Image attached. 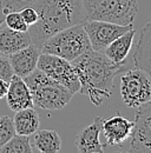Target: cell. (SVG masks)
Listing matches in <instances>:
<instances>
[{
    "mask_svg": "<svg viewBox=\"0 0 151 153\" xmlns=\"http://www.w3.org/2000/svg\"><path fill=\"white\" fill-rule=\"evenodd\" d=\"M136 36V31L132 28L130 31L125 32L120 37L114 39L112 42L104 50V54L117 64H124L125 59L128 57L131 50L132 42Z\"/></svg>",
    "mask_w": 151,
    "mask_h": 153,
    "instance_id": "obj_16",
    "label": "cell"
},
{
    "mask_svg": "<svg viewBox=\"0 0 151 153\" xmlns=\"http://www.w3.org/2000/svg\"><path fill=\"white\" fill-rule=\"evenodd\" d=\"M84 30L89 37L91 48L97 52H104V50L114 39L120 37L125 32L133 28V25H118L109 21L85 19L83 21Z\"/></svg>",
    "mask_w": 151,
    "mask_h": 153,
    "instance_id": "obj_8",
    "label": "cell"
},
{
    "mask_svg": "<svg viewBox=\"0 0 151 153\" xmlns=\"http://www.w3.org/2000/svg\"><path fill=\"white\" fill-rule=\"evenodd\" d=\"M24 21L26 22L27 26H32L33 24H36L38 20V13L37 11L32 7V6H28V7H25L22 10L19 11Z\"/></svg>",
    "mask_w": 151,
    "mask_h": 153,
    "instance_id": "obj_24",
    "label": "cell"
},
{
    "mask_svg": "<svg viewBox=\"0 0 151 153\" xmlns=\"http://www.w3.org/2000/svg\"><path fill=\"white\" fill-rule=\"evenodd\" d=\"M32 7L37 11L38 20L28 26L27 32L38 48L55 33L86 19L81 0H37Z\"/></svg>",
    "mask_w": 151,
    "mask_h": 153,
    "instance_id": "obj_2",
    "label": "cell"
},
{
    "mask_svg": "<svg viewBox=\"0 0 151 153\" xmlns=\"http://www.w3.org/2000/svg\"><path fill=\"white\" fill-rule=\"evenodd\" d=\"M7 90H8V81L0 78V99L6 97Z\"/></svg>",
    "mask_w": 151,
    "mask_h": 153,
    "instance_id": "obj_25",
    "label": "cell"
},
{
    "mask_svg": "<svg viewBox=\"0 0 151 153\" xmlns=\"http://www.w3.org/2000/svg\"><path fill=\"white\" fill-rule=\"evenodd\" d=\"M33 147L31 146L30 137L22 134H14L1 149L0 153H32Z\"/></svg>",
    "mask_w": 151,
    "mask_h": 153,
    "instance_id": "obj_19",
    "label": "cell"
},
{
    "mask_svg": "<svg viewBox=\"0 0 151 153\" xmlns=\"http://www.w3.org/2000/svg\"><path fill=\"white\" fill-rule=\"evenodd\" d=\"M86 19L130 25L138 11L137 0H81Z\"/></svg>",
    "mask_w": 151,
    "mask_h": 153,
    "instance_id": "obj_5",
    "label": "cell"
},
{
    "mask_svg": "<svg viewBox=\"0 0 151 153\" xmlns=\"http://www.w3.org/2000/svg\"><path fill=\"white\" fill-rule=\"evenodd\" d=\"M6 99H7L8 107L13 112L34 106L32 94L27 84L25 82L24 78L17 74H13L11 80L8 81V90L6 93Z\"/></svg>",
    "mask_w": 151,
    "mask_h": 153,
    "instance_id": "obj_12",
    "label": "cell"
},
{
    "mask_svg": "<svg viewBox=\"0 0 151 153\" xmlns=\"http://www.w3.org/2000/svg\"><path fill=\"white\" fill-rule=\"evenodd\" d=\"M120 97L123 102L132 108L151 100V79L142 68L125 70L120 76Z\"/></svg>",
    "mask_w": 151,
    "mask_h": 153,
    "instance_id": "obj_6",
    "label": "cell"
},
{
    "mask_svg": "<svg viewBox=\"0 0 151 153\" xmlns=\"http://www.w3.org/2000/svg\"><path fill=\"white\" fill-rule=\"evenodd\" d=\"M91 50V44L83 24H78L55 33L46 39L40 48L41 53L53 54L67 61H72Z\"/></svg>",
    "mask_w": 151,
    "mask_h": 153,
    "instance_id": "obj_4",
    "label": "cell"
},
{
    "mask_svg": "<svg viewBox=\"0 0 151 153\" xmlns=\"http://www.w3.org/2000/svg\"><path fill=\"white\" fill-rule=\"evenodd\" d=\"M4 22L12 30L14 31H20V32H25L28 30V26L26 25V22L24 21L21 14L19 11H13V12H8L5 14V20Z\"/></svg>",
    "mask_w": 151,
    "mask_h": 153,
    "instance_id": "obj_21",
    "label": "cell"
},
{
    "mask_svg": "<svg viewBox=\"0 0 151 153\" xmlns=\"http://www.w3.org/2000/svg\"><path fill=\"white\" fill-rule=\"evenodd\" d=\"M133 123L128 151L132 153H151V100L136 108Z\"/></svg>",
    "mask_w": 151,
    "mask_h": 153,
    "instance_id": "obj_9",
    "label": "cell"
},
{
    "mask_svg": "<svg viewBox=\"0 0 151 153\" xmlns=\"http://www.w3.org/2000/svg\"><path fill=\"white\" fill-rule=\"evenodd\" d=\"M32 41L27 31L20 32L10 28L5 22L0 25V53L10 56L31 45Z\"/></svg>",
    "mask_w": 151,
    "mask_h": 153,
    "instance_id": "obj_14",
    "label": "cell"
},
{
    "mask_svg": "<svg viewBox=\"0 0 151 153\" xmlns=\"http://www.w3.org/2000/svg\"><path fill=\"white\" fill-rule=\"evenodd\" d=\"M103 118L96 117L92 124L84 127L76 137V146L79 153H102L104 145L99 140L102 132Z\"/></svg>",
    "mask_w": 151,
    "mask_h": 153,
    "instance_id": "obj_11",
    "label": "cell"
},
{
    "mask_svg": "<svg viewBox=\"0 0 151 153\" xmlns=\"http://www.w3.org/2000/svg\"><path fill=\"white\" fill-rule=\"evenodd\" d=\"M37 0H0V6L4 11V13L20 11L25 7L32 6Z\"/></svg>",
    "mask_w": 151,
    "mask_h": 153,
    "instance_id": "obj_22",
    "label": "cell"
},
{
    "mask_svg": "<svg viewBox=\"0 0 151 153\" xmlns=\"http://www.w3.org/2000/svg\"><path fill=\"white\" fill-rule=\"evenodd\" d=\"M16 115L13 118L16 133L31 137L36 131L39 130L40 119L38 112L33 107H27L14 112Z\"/></svg>",
    "mask_w": 151,
    "mask_h": 153,
    "instance_id": "obj_17",
    "label": "cell"
},
{
    "mask_svg": "<svg viewBox=\"0 0 151 153\" xmlns=\"http://www.w3.org/2000/svg\"><path fill=\"white\" fill-rule=\"evenodd\" d=\"M132 59L135 67L145 71L151 79V21L141 30Z\"/></svg>",
    "mask_w": 151,
    "mask_h": 153,
    "instance_id": "obj_15",
    "label": "cell"
},
{
    "mask_svg": "<svg viewBox=\"0 0 151 153\" xmlns=\"http://www.w3.org/2000/svg\"><path fill=\"white\" fill-rule=\"evenodd\" d=\"M4 20H5V13L2 12V13H0V25L4 22Z\"/></svg>",
    "mask_w": 151,
    "mask_h": 153,
    "instance_id": "obj_26",
    "label": "cell"
},
{
    "mask_svg": "<svg viewBox=\"0 0 151 153\" xmlns=\"http://www.w3.org/2000/svg\"><path fill=\"white\" fill-rule=\"evenodd\" d=\"M33 135V145L38 152L57 153L60 151L61 139L55 130H38Z\"/></svg>",
    "mask_w": 151,
    "mask_h": 153,
    "instance_id": "obj_18",
    "label": "cell"
},
{
    "mask_svg": "<svg viewBox=\"0 0 151 153\" xmlns=\"http://www.w3.org/2000/svg\"><path fill=\"white\" fill-rule=\"evenodd\" d=\"M24 80L31 91L33 104L43 110H63L73 97V93L64 85L38 68L25 76Z\"/></svg>",
    "mask_w": 151,
    "mask_h": 153,
    "instance_id": "obj_3",
    "label": "cell"
},
{
    "mask_svg": "<svg viewBox=\"0 0 151 153\" xmlns=\"http://www.w3.org/2000/svg\"><path fill=\"white\" fill-rule=\"evenodd\" d=\"M41 51L36 45L31 44L27 47L19 50L8 56L14 74L25 78L37 68V62Z\"/></svg>",
    "mask_w": 151,
    "mask_h": 153,
    "instance_id": "obj_13",
    "label": "cell"
},
{
    "mask_svg": "<svg viewBox=\"0 0 151 153\" xmlns=\"http://www.w3.org/2000/svg\"><path fill=\"white\" fill-rule=\"evenodd\" d=\"M16 134L13 119L8 115H0V149Z\"/></svg>",
    "mask_w": 151,
    "mask_h": 153,
    "instance_id": "obj_20",
    "label": "cell"
},
{
    "mask_svg": "<svg viewBox=\"0 0 151 153\" xmlns=\"http://www.w3.org/2000/svg\"><path fill=\"white\" fill-rule=\"evenodd\" d=\"M37 68L44 72L46 76L55 79L59 84L64 85L73 94L79 92L80 82L71 61H67L53 54L40 53Z\"/></svg>",
    "mask_w": 151,
    "mask_h": 153,
    "instance_id": "obj_7",
    "label": "cell"
},
{
    "mask_svg": "<svg viewBox=\"0 0 151 153\" xmlns=\"http://www.w3.org/2000/svg\"><path fill=\"white\" fill-rule=\"evenodd\" d=\"M135 123L124 118L123 115L116 114L103 120L102 132L105 135L106 146H118L123 145L130 139Z\"/></svg>",
    "mask_w": 151,
    "mask_h": 153,
    "instance_id": "obj_10",
    "label": "cell"
},
{
    "mask_svg": "<svg viewBox=\"0 0 151 153\" xmlns=\"http://www.w3.org/2000/svg\"><path fill=\"white\" fill-rule=\"evenodd\" d=\"M13 74H14V72L12 70V66H11L10 60H8V57L0 53V78L10 81Z\"/></svg>",
    "mask_w": 151,
    "mask_h": 153,
    "instance_id": "obj_23",
    "label": "cell"
},
{
    "mask_svg": "<svg viewBox=\"0 0 151 153\" xmlns=\"http://www.w3.org/2000/svg\"><path fill=\"white\" fill-rule=\"evenodd\" d=\"M80 82L79 92L87 96L94 106H99L112 94L113 78L125 71L124 64L110 60L104 52L89 51L71 61Z\"/></svg>",
    "mask_w": 151,
    "mask_h": 153,
    "instance_id": "obj_1",
    "label": "cell"
}]
</instances>
